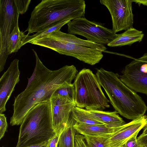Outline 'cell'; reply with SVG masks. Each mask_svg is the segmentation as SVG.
<instances>
[{
	"mask_svg": "<svg viewBox=\"0 0 147 147\" xmlns=\"http://www.w3.org/2000/svg\"><path fill=\"white\" fill-rule=\"evenodd\" d=\"M143 131L141 135H144L147 134V124L143 128Z\"/></svg>",
	"mask_w": 147,
	"mask_h": 147,
	"instance_id": "obj_32",
	"label": "cell"
},
{
	"mask_svg": "<svg viewBox=\"0 0 147 147\" xmlns=\"http://www.w3.org/2000/svg\"><path fill=\"white\" fill-rule=\"evenodd\" d=\"M119 75L121 80L136 92L147 95V62L141 57L126 65Z\"/></svg>",
	"mask_w": 147,
	"mask_h": 147,
	"instance_id": "obj_11",
	"label": "cell"
},
{
	"mask_svg": "<svg viewBox=\"0 0 147 147\" xmlns=\"http://www.w3.org/2000/svg\"><path fill=\"white\" fill-rule=\"evenodd\" d=\"M25 35L24 33L20 30L18 25L14 27L7 42V49L9 55L16 52L21 48Z\"/></svg>",
	"mask_w": 147,
	"mask_h": 147,
	"instance_id": "obj_19",
	"label": "cell"
},
{
	"mask_svg": "<svg viewBox=\"0 0 147 147\" xmlns=\"http://www.w3.org/2000/svg\"><path fill=\"white\" fill-rule=\"evenodd\" d=\"M144 35L142 31L138 30L134 28H131L123 33L118 34L107 45L111 47L126 45L130 46L135 42H141Z\"/></svg>",
	"mask_w": 147,
	"mask_h": 147,
	"instance_id": "obj_15",
	"label": "cell"
},
{
	"mask_svg": "<svg viewBox=\"0 0 147 147\" xmlns=\"http://www.w3.org/2000/svg\"><path fill=\"white\" fill-rule=\"evenodd\" d=\"M137 141L140 147H147V134L140 135L137 138Z\"/></svg>",
	"mask_w": 147,
	"mask_h": 147,
	"instance_id": "obj_28",
	"label": "cell"
},
{
	"mask_svg": "<svg viewBox=\"0 0 147 147\" xmlns=\"http://www.w3.org/2000/svg\"><path fill=\"white\" fill-rule=\"evenodd\" d=\"M7 126L6 118L5 115L0 113V140L4 136Z\"/></svg>",
	"mask_w": 147,
	"mask_h": 147,
	"instance_id": "obj_25",
	"label": "cell"
},
{
	"mask_svg": "<svg viewBox=\"0 0 147 147\" xmlns=\"http://www.w3.org/2000/svg\"><path fill=\"white\" fill-rule=\"evenodd\" d=\"M71 21L70 20L64 21L54 26L38 32L32 35H25V37L22 41V47L30 41L39 39L53 32L60 30L63 26Z\"/></svg>",
	"mask_w": 147,
	"mask_h": 147,
	"instance_id": "obj_21",
	"label": "cell"
},
{
	"mask_svg": "<svg viewBox=\"0 0 147 147\" xmlns=\"http://www.w3.org/2000/svg\"><path fill=\"white\" fill-rule=\"evenodd\" d=\"M75 94V90L74 84L68 82H66L61 85L53 94L66 97L74 101Z\"/></svg>",
	"mask_w": 147,
	"mask_h": 147,
	"instance_id": "obj_22",
	"label": "cell"
},
{
	"mask_svg": "<svg viewBox=\"0 0 147 147\" xmlns=\"http://www.w3.org/2000/svg\"><path fill=\"white\" fill-rule=\"evenodd\" d=\"M147 124V115H144L124 124L105 141L106 147H121L134 134L138 133Z\"/></svg>",
	"mask_w": 147,
	"mask_h": 147,
	"instance_id": "obj_13",
	"label": "cell"
},
{
	"mask_svg": "<svg viewBox=\"0 0 147 147\" xmlns=\"http://www.w3.org/2000/svg\"><path fill=\"white\" fill-rule=\"evenodd\" d=\"M73 84L76 107L100 111L110 107L109 100L103 92L96 75L90 69L84 68L80 71Z\"/></svg>",
	"mask_w": 147,
	"mask_h": 147,
	"instance_id": "obj_5",
	"label": "cell"
},
{
	"mask_svg": "<svg viewBox=\"0 0 147 147\" xmlns=\"http://www.w3.org/2000/svg\"><path fill=\"white\" fill-rule=\"evenodd\" d=\"M138 134H136L132 136L121 147H140L137 141Z\"/></svg>",
	"mask_w": 147,
	"mask_h": 147,
	"instance_id": "obj_27",
	"label": "cell"
},
{
	"mask_svg": "<svg viewBox=\"0 0 147 147\" xmlns=\"http://www.w3.org/2000/svg\"><path fill=\"white\" fill-rule=\"evenodd\" d=\"M112 127L106 125H87L76 122L74 125L78 133L84 136L110 137L115 134L124 126Z\"/></svg>",
	"mask_w": 147,
	"mask_h": 147,
	"instance_id": "obj_14",
	"label": "cell"
},
{
	"mask_svg": "<svg viewBox=\"0 0 147 147\" xmlns=\"http://www.w3.org/2000/svg\"><path fill=\"white\" fill-rule=\"evenodd\" d=\"M95 75L109 102L118 113L132 120L144 115L147 111L145 102L121 80L118 74L101 68L97 69Z\"/></svg>",
	"mask_w": 147,
	"mask_h": 147,
	"instance_id": "obj_2",
	"label": "cell"
},
{
	"mask_svg": "<svg viewBox=\"0 0 147 147\" xmlns=\"http://www.w3.org/2000/svg\"><path fill=\"white\" fill-rule=\"evenodd\" d=\"M48 142L38 144L31 145L26 147H47Z\"/></svg>",
	"mask_w": 147,
	"mask_h": 147,
	"instance_id": "obj_31",
	"label": "cell"
},
{
	"mask_svg": "<svg viewBox=\"0 0 147 147\" xmlns=\"http://www.w3.org/2000/svg\"><path fill=\"white\" fill-rule=\"evenodd\" d=\"M50 101L39 103L26 114L20 125L16 147L47 142L55 135Z\"/></svg>",
	"mask_w": 147,
	"mask_h": 147,
	"instance_id": "obj_4",
	"label": "cell"
},
{
	"mask_svg": "<svg viewBox=\"0 0 147 147\" xmlns=\"http://www.w3.org/2000/svg\"><path fill=\"white\" fill-rule=\"evenodd\" d=\"M19 14L14 0H0V72L9 55L7 42L13 29L18 25Z\"/></svg>",
	"mask_w": 147,
	"mask_h": 147,
	"instance_id": "obj_8",
	"label": "cell"
},
{
	"mask_svg": "<svg viewBox=\"0 0 147 147\" xmlns=\"http://www.w3.org/2000/svg\"><path fill=\"white\" fill-rule=\"evenodd\" d=\"M59 137L55 135L50 139L48 142L47 147H58Z\"/></svg>",
	"mask_w": 147,
	"mask_h": 147,
	"instance_id": "obj_29",
	"label": "cell"
},
{
	"mask_svg": "<svg viewBox=\"0 0 147 147\" xmlns=\"http://www.w3.org/2000/svg\"><path fill=\"white\" fill-rule=\"evenodd\" d=\"M76 122L74 119L69 122L59 136L58 147H75V136L77 131L74 125Z\"/></svg>",
	"mask_w": 147,
	"mask_h": 147,
	"instance_id": "obj_18",
	"label": "cell"
},
{
	"mask_svg": "<svg viewBox=\"0 0 147 147\" xmlns=\"http://www.w3.org/2000/svg\"><path fill=\"white\" fill-rule=\"evenodd\" d=\"M51 33L58 38L71 43L97 49L102 52L107 49L104 45L81 39L74 34L63 32L60 30L54 31Z\"/></svg>",
	"mask_w": 147,
	"mask_h": 147,
	"instance_id": "obj_16",
	"label": "cell"
},
{
	"mask_svg": "<svg viewBox=\"0 0 147 147\" xmlns=\"http://www.w3.org/2000/svg\"><path fill=\"white\" fill-rule=\"evenodd\" d=\"M133 0H100V3L108 9L111 14L115 33L133 28Z\"/></svg>",
	"mask_w": 147,
	"mask_h": 147,
	"instance_id": "obj_9",
	"label": "cell"
},
{
	"mask_svg": "<svg viewBox=\"0 0 147 147\" xmlns=\"http://www.w3.org/2000/svg\"><path fill=\"white\" fill-rule=\"evenodd\" d=\"M84 0H42L32 11L25 32H37L64 21L84 17Z\"/></svg>",
	"mask_w": 147,
	"mask_h": 147,
	"instance_id": "obj_3",
	"label": "cell"
},
{
	"mask_svg": "<svg viewBox=\"0 0 147 147\" xmlns=\"http://www.w3.org/2000/svg\"><path fill=\"white\" fill-rule=\"evenodd\" d=\"M29 43L51 49L61 54L73 57L92 65L99 63L103 56L102 51L61 40L51 32Z\"/></svg>",
	"mask_w": 147,
	"mask_h": 147,
	"instance_id": "obj_6",
	"label": "cell"
},
{
	"mask_svg": "<svg viewBox=\"0 0 147 147\" xmlns=\"http://www.w3.org/2000/svg\"><path fill=\"white\" fill-rule=\"evenodd\" d=\"M133 1L138 4L139 6L141 4L147 6V0H133Z\"/></svg>",
	"mask_w": 147,
	"mask_h": 147,
	"instance_id": "obj_30",
	"label": "cell"
},
{
	"mask_svg": "<svg viewBox=\"0 0 147 147\" xmlns=\"http://www.w3.org/2000/svg\"><path fill=\"white\" fill-rule=\"evenodd\" d=\"M75 147H89L84 136L77 134L75 136Z\"/></svg>",
	"mask_w": 147,
	"mask_h": 147,
	"instance_id": "obj_26",
	"label": "cell"
},
{
	"mask_svg": "<svg viewBox=\"0 0 147 147\" xmlns=\"http://www.w3.org/2000/svg\"><path fill=\"white\" fill-rule=\"evenodd\" d=\"M141 57L143 60L147 62V53H144Z\"/></svg>",
	"mask_w": 147,
	"mask_h": 147,
	"instance_id": "obj_33",
	"label": "cell"
},
{
	"mask_svg": "<svg viewBox=\"0 0 147 147\" xmlns=\"http://www.w3.org/2000/svg\"><path fill=\"white\" fill-rule=\"evenodd\" d=\"M14 1L20 14H23L26 12L31 1L30 0H14Z\"/></svg>",
	"mask_w": 147,
	"mask_h": 147,
	"instance_id": "obj_24",
	"label": "cell"
},
{
	"mask_svg": "<svg viewBox=\"0 0 147 147\" xmlns=\"http://www.w3.org/2000/svg\"><path fill=\"white\" fill-rule=\"evenodd\" d=\"M19 61L17 59L12 61L0 79V113L6 111V104L20 81Z\"/></svg>",
	"mask_w": 147,
	"mask_h": 147,
	"instance_id": "obj_12",
	"label": "cell"
},
{
	"mask_svg": "<svg viewBox=\"0 0 147 147\" xmlns=\"http://www.w3.org/2000/svg\"><path fill=\"white\" fill-rule=\"evenodd\" d=\"M73 112L74 118L78 124L87 125H105L96 119L89 111L86 109L76 106Z\"/></svg>",
	"mask_w": 147,
	"mask_h": 147,
	"instance_id": "obj_20",
	"label": "cell"
},
{
	"mask_svg": "<svg viewBox=\"0 0 147 147\" xmlns=\"http://www.w3.org/2000/svg\"><path fill=\"white\" fill-rule=\"evenodd\" d=\"M89 111L96 119L109 127H118L126 123L116 111L112 112Z\"/></svg>",
	"mask_w": 147,
	"mask_h": 147,
	"instance_id": "obj_17",
	"label": "cell"
},
{
	"mask_svg": "<svg viewBox=\"0 0 147 147\" xmlns=\"http://www.w3.org/2000/svg\"><path fill=\"white\" fill-rule=\"evenodd\" d=\"M68 33L80 35L87 40L104 45L112 41L118 34L104 24L89 20L84 17L77 18L67 24Z\"/></svg>",
	"mask_w": 147,
	"mask_h": 147,
	"instance_id": "obj_7",
	"label": "cell"
},
{
	"mask_svg": "<svg viewBox=\"0 0 147 147\" xmlns=\"http://www.w3.org/2000/svg\"><path fill=\"white\" fill-rule=\"evenodd\" d=\"M32 50L36 58L35 67L32 76L28 78L26 88L15 98L13 113L10 119L11 126L21 125L32 108L39 103L50 101L56 90L66 82L72 83L78 73L73 65H65L57 70L49 69Z\"/></svg>",
	"mask_w": 147,
	"mask_h": 147,
	"instance_id": "obj_1",
	"label": "cell"
},
{
	"mask_svg": "<svg viewBox=\"0 0 147 147\" xmlns=\"http://www.w3.org/2000/svg\"><path fill=\"white\" fill-rule=\"evenodd\" d=\"M89 147H106L105 141L109 137L85 136Z\"/></svg>",
	"mask_w": 147,
	"mask_h": 147,
	"instance_id": "obj_23",
	"label": "cell"
},
{
	"mask_svg": "<svg viewBox=\"0 0 147 147\" xmlns=\"http://www.w3.org/2000/svg\"><path fill=\"white\" fill-rule=\"evenodd\" d=\"M53 127L56 135L59 136L73 117L74 101L58 94H53L50 100Z\"/></svg>",
	"mask_w": 147,
	"mask_h": 147,
	"instance_id": "obj_10",
	"label": "cell"
}]
</instances>
